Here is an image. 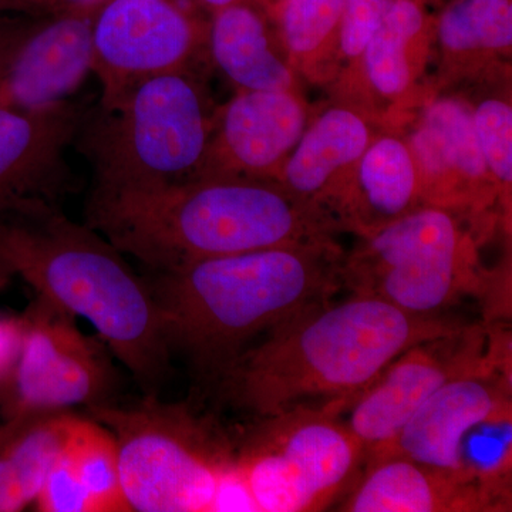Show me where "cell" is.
<instances>
[{
  "mask_svg": "<svg viewBox=\"0 0 512 512\" xmlns=\"http://www.w3.org/2000/svg\"><path fill=\"white\" fill-rule=\"evenodd\" d=\"M39 18L0 13V74L6 69L10 59Z\"/></svg>",
  "mask_w": 512,
  "mask_h": 512,
  "instance_id": "obj_28",
  "label": "cell"
},
{
  "mask_svg": "<svg viewBox=\"0 0 512 512\" xmlns=\"http://www.w3.org/2000/svg\"><path fill=\"white\" fill-rule=\"evenodd\" d=\"M511 494L397 454L367 457L339 511L498 512L511 510Z\"/></svg>",
  "mask_w": 512,
  "mask_h": 512,
  "instance_id": "obj_16",
  "label": "cell"
},
{
  "mask_svg": "<svg viewBox=\"0 0 512 512\" xmlns=\"http://www.w3.org/2000/svg\"><path fill=\"white\" fill-rule=\"evenodd\" d=\"M76 414H29L0 424V512L35 503L47 474L66 446Z\"/></svg>",
  "mask_w": 512,
  "mask_h": 512,
  "instance_id": "obj_20",
  "label": "cell"
},
{
  "mask_svg": "<svg viewBox=\"0 0 512 512\" xmlns=\"http://www.w3.org/2000/svg\"><path fill=\"white\" fill-rule=\"evenodd\" d=\"M15 276L12 265L9 264L8 259H6L5 254L2 252V248H0V293L8 288Z\"/></svg>",
  "mask_w": 512,
  "mask_h": 512,
  "instance_id": "obj_33",
  "label": "cell"
},
{
  "mask_svg": "<svg viewBox=\"0 0 512 512\" xmlns=\"http://www.w3.org/2000/svg\"><path fill=\"white\" fill-rule=\"evenodd\" d=\"M464 326L375 296L315 303L245 349L212 387L217 402L264 420L301 406L340 414L396 357Z\"/></svg>",
  "mask_w": 512,
  "mask_h": 512,
  "instance_id": "obj_1",
  "label": "cell"
},
{
  "mask_svg": "<svg viewBox=\"0 0 512 512\" xmlns=\"http://www.w3.org/2000/svg\"><path fill=\"white\" fill-rule=\"evenodd\" d=\"M92 104L73 97L33 111L0 107V222L59 214L79 192L67 150Z\"/></svg>",
  "mask_w": 512,
  "mask_h": 512,
  "instance_id": "obj_12",
  "label": "cell"
},
{
  "mask_svg": "<svg viewBox=\"0 0 512 512\" xmlns=\"http://www.w3.org/2000/svg\"><path fill=\"white\" fill-rule=\"evenodd\" d=\"M474 128L488 173L503 197L512 183V107L501 99H485L473 111Z\"/></svg>",
  "mask_w": 512,
  "mask_h": 512,
  "instance_id": "obj_25",
  "label": "cell"
},
{
  "mask_svg": "<svg viewBox=\"0 0 512 512\" xmlns=\"http://www.w3.org/2000/svg\"><path fill=\"white\" fill-rule=\"evenodd\" d=\"M429 20L419 0H390L363 50L367 80L386 99L402 96L412 84L410 47L426 32Z\"/></svg>",
  "mask_w": 512,
  "mask_h": 512,
  "instance_id": "obj_21",
  "label": "cell"
},
{
  "mask_svg": "<svg viewBox=\"0 0 512 512\" xmlns=\"http://www.w3.org/2000/svg\"><path fill=\"white\" fill-rule=\"evenodd\" d=\"M215 110L197 72L144 80L90 106L73 147L90 168V190L144 191L198 180Z\"/></svg>",
  "mask_w": 512,
  "mask_h": 512,
  "instance_id": "obj_5",
  "label": "cell"
},
{
  "mask_svg": "<svg viewBox=\"0 0 512 512\" xmlns=\"http://www.w3.org/2000/svg\"><path fill=\"white\" fill-rule=\"evenodd\" d=\"M420 177L412 150L396 137L366 148L346 178L335 205L338 228L367 237L419 207Z\"/></svg>",
  "mask_w": 512,
  "mask_h": 512,
  "instance_id": "obj_17",
  "label": "cell"
},
{
  "mask_svg": "<svg viewBox=\"0 0 512 512\" xmlns=\"http://www.w3.org/2000/svg\"><path fill=\"white\" fill-rule=\"evenodd\" d=\"M113 434L121 491L136 512H211L234 468L231 437L190 402L160 396L87 410Z\"/></svg>",
  "mask_w": 512,
  "mask_h": 512,
  "instance_id": "obj_6",
  "label": "cell"
},
{
  "mask_svg": "<svg viewBox=\"0 0 512 512\" xmlns=\"http://www.w3.org/2000/svg\"><path fill=\"white\" fill-rule=\"evenodd\" d=\"M113 359L99 336L84 335L73 315L36 295L19 318L18 345L0 372L3 419L117 402Z\"/></svg>",
  "mask_w": 512,
  "mask_h": 512,
  "instance_id": "obj_9",
  "label": "cell"
},
{
  "mask_svg": "<svg viewBox=\"0 0 512 512\" xmlns=\"http://www.w3.org/2000/svg\"><path fill=\"white\" fill-rule=\"evenodd\" d=\"M343 286L417 316H439L467 296L497 295L473 234L456 211L424 205L363 237L345 256Z\"/></svg>",
  "mask_w": 512,
  "mask_h": 512,
  "instance_id": "obj_7",
  "label": "cell"
},
{
  "mask_svg": "<svg viewBox=\"0 0 512 512\" xmlns=\"http://www.w3.org/2000/svg\"><path fill=\"white\" fill-rule=\"evenodd\" d=\"M494 365H511L510 335L485 326H464L454 335L407 349L339 416L346 414L342 420L370 456L389 446L441 386Z\"/></svg>",
  "mask_w": 512,
  "mask_h": 512,
  "instance_id": "obj_10",
  "label": "cell"
},
{
  "mask_svg": "<svg viewBox=\"0 0 512 512\" xmlns=\"http://www.w3.org/2000/svg\"><path fill=\"white\" fill-rule=\"evenodd\" d=\"M266 2V0H264V3Z\"/></svg>",
  "mask_w": 512,
  "mask_h": 512,
  "instance_id": "obj_35",
  "label": "cell"
},
{
  "mask_svg": "<svg viewBox=\"0 0 512 512\" xmlns=\"http://www.w3.org/2000/svg\"><path fill=\"white\" fill-rule=\"evenodd\" d=\"M64 451L92 500L94 512L130 511L121 491L116 441L103 424L92 417L74 416Z\"/></svg>",
  "mask_w": 512,
  "mask_h": 512,
  "instance_id": "obj_22",
  "label": "cell"
},
{
  "mask_svg": "<svg viewBox=\"0 0 512 512\" xmlns=\"http://www.w3.org/2000/svg\"><path fill=\"white\" fill-rule=\"evenodd\" d=\"M390 0H343L339 46L346 59L362 57Z\"/></svg>",
  "mask_w": 512,
  "mask_h": 512,
  "instance_id": "obj_27",
  "label": "cell"
},
{
  "mask_svg": "<svg viewBox=\"0 0 512 512\" xmlns=\"http://www.w3.org/2000/svg\"><path fill=\"white\" fill-rule=\"evenodd\" d=\"M419 2L423 3L424 5V3L430 2V0H419Z\"/></svg>",
  "mask_w": 512,
  "mask_h": 512,
  "instance_id": "obj_34",
  "label": "cell"
},
{
  "mask_svg": "<svg viewBox=\"0 0 512 512\" xmlns=\"http://www.w3.org/2000/svg\"><path fill=\"white\" fill-rule=\"evenodd\" d=\"M110 0H43V16L79 13V15H97Z\"/></svg>",
  "mask_w": 512,
  "mask_h": 512,
  "instance_id": "obj_29",
  "label": "cell"
},
{
  "mask_svg": "<svg viewBox=\"0 0 512 512\" xmlns=\"http://www.w3.org/2000/svg\"><path fill=\"white\" fill-rule=\"evenodd\" d=\"M0 248L36 295L92 323L144 396H160L173 356L150 286L123 252L64 212L0 222Z\"/></svg>",
  "mask_w": 512,
  "mask_h": 512,
  "instance_id": "obj_4",
  "label": "cell"
},
{
  "mask_svg": "<svg viewBox=\"0 0 512 512\" xmlns=\"http://www.w3.org/2000/svg\"><path fill=\"white\" fill-rule=\"evenodd\" d=\"M343 0H268L264 9L278 23L289 53L302 63L339 39Z\"/></svg>",
  "mask_w": 512,
  "mask_h": 512,
  "instance_id": "obj_24",
  "label": "cell"
},
{
  "mask_svg": "<svg viewBox=\"0 0 512 512\" xmlns=\"http://www.w3.org/2000/svg\"><path fill=\"white\" fill-rule=\"evenodd\" d=\"M330 238L217 256L144 275L171 356L210 393L238 356L279 323L343 288Z\"/></svg>",
  "mask_w": 512,
  "mask_h": 512,
  "instance_id": "obj_2",
  "label": "cell"
},
{
  "mask_svg": "<svg viewBox=\"0 0 512 512\" xmlns=\"http://www.w3.org/2000/svg\"><path fill=\"white\" fill-rule=\"evenodd\" d=\"M369 144L370 131L362 116L343 107L326 110L303 131L278 181L293 197L335 222L336 198Z\"/></svg>",
  "mask_w": 512,
  "mask_h": 512,
  "instance_id": "obj_18",
  "label": "cell"
},
{
  "mask_svg": "<svg viewBox=\"0 0 512 512\" xmlns=\"http://www.w3.org/2000/svg\"><path fill=\"white\" fill-rule=\"evenodd\" d=\"M234 447L235 471L262 512L328 510L349 493L367 458L342 417L316 406L255 420Z\"/></svg>",
  "mask_w": 512,
  "mask_h": 512,
  "instance_id": "obj_8",
  "label": "cell"
},
{
  "mask_svg": "<svg viewBox=\"0 0 512 512\" xmlns=\"http://www.w3.org/2000/svg\"><path fill=\"white\" fill-rule=\"evenodd\" d=\"M210 15L192 0H110L94 18L92 73L99 101L164 74L197 72Z\"/></svg>",
  "mask_w": 512,
  "mask_h": 512,
  "instance_id": "obj_11",
  "label": "cell"
},
{
  "mask_svg": "<svg viewBox=\"0 0 512 512\" xmlns=\"http://www.w3.org/2000/svg\"><path fill=\"white\" fill-rule=\"evenodd\" d=\"M198 8L204 10L205 13L211 15L215 10H220L222 8H227L229 5H234V3L244 2V0H192ZM254 2L259 3L261 5L262 0H254Z\"/></svg>",
  "mask_w": 512,
  "mask_h": 512,
  "instance_id": "obj_32",
  "label": "cell"
},
{
  "mask_svg": "<svg viewBox=\"0 0 512 512\" xmlns=\"http://www.w3.org/2000/svg\"><path fill=\"white\" fill-rule=\"evenodd\" d=\"M84 224L148 272L329 238L335 224L264 178H201L157 190H90Z\"/></svg>",
  "mask_w": 512,
  "mask_h": 512,
  "instance_id": "obj_3",
  "label": "cell"
},
{
  "mask_svg": "<svg viewBox=\"0 0 512 512\" xmlns=\"http://www.w3.org/2000/svg\"><path fill=\"white\" fill-rule=\"evenodd\" d=\"M0 13L39 18L43 16V0H0Z\"/></svg>",
  "mask_w": 512,
  "mask_h": 512,
  "instance_id": "obj_31",
  "label": "cell"
},
{
  "mask_svg": "<svg viewBox=\"0 0 512 512\" xmlns=\"http://www.w3.org/2000/svg\"><path fill=\"white\" fill-rule=\"evenodd\" d=\"M450 53L507 52L512 46L511 0H451L436 23Z\"/></svg>",
  "mask_w": 512,
  "mask_h": 512,
  "instance_id": "obj_23",
  "label": "cell"
},
{
  "mask_svg": "<svg viewBox=\"0 0 512 512\" xmlns=\"http://www.w3.org/2000/svg\"><path fill=\"white\" fill-rule=\"evenodd\" d=\"M511 384V365L485 367L450 380L417 410L389 446L370 456L412 458L511 494L478 476L471 464L473 446L494 444L498 441L494 431L511 427Z\"/></svg>",
  "mask_w": 512,
  "mask_h": 512,
  "instance_id": "obj_13",
  "label": "cell"
},
{
  "mask_svg": "<svg viewBox=\"0 0 512 512\" xmlns=\"http://www.w3.org/2000/svg\"><path fill=\"white\" fill-rule=\"evenodd\" d=\"M94 18L40 16L0 74V107L33 111L73 99L92 73Z\"/></svg>",
  "mask_w": 512,
  "mask_h": 512,
  "instance_id": "obj_15",
  "label": "cell"
},
{
  "mask_svg": "<svg viewBox=\"0 0 512 512\" xmlns=\"http://www.w3.org/2000/svg\"><path fill=\"white\" fill-rule=\"evenodd\" d=\"M19 339V318H0V372L8 365Z\"/></svg>",
  "mask_w": 512,
  "mask_h": 512,
  "instance_id": "obj_30",
  "label": "cell"
},
{
  "mask_svg": "<svg viewBox=\"0 0 512 512\" xmlns=\"http://www.w3.org/2000/svg\"><path fill=\"white\" fill-rule=\"evenodd\" d=\"M33 505L40 512H94L92 500L64 448Z\"/></svg>",
  "mask_w": 512,
  "mask_h": 512,
  "instance_id": "obj_26",
  "label": "cell"
},
{
  "mask_svg": "<svg viewBox=\"0 0 512 512\" xmlns=\"http://www.w3.org/2000/svg\"><path fill=\"white\" fill-rule=\"evenodd\" d=\"M207 47L212 62L239 90L292 89L291 69L272 47L268 13L254 0L212 12Z\"/></svg>",
  "mask_w": 512,
  "mask_h": 512,
  "instance_id": "obj_19",
  "label": "cell"
},
{
  "mask_svg": "<svg viewBox=\"0 0 512 512\" xmlns=\"http://www.w3.org/2000/svg\"><path fill=\"white\" fill-rule=\"evenodd\" d=\"M301 101L279 90H241L215 110L201 178L275 180L303 131Z\"/></svg>",
  "mask_w": 512,
  "mask_h": 512,
  "instance_id": "obj_14",
  "label": "cell"
}]
</instances>
